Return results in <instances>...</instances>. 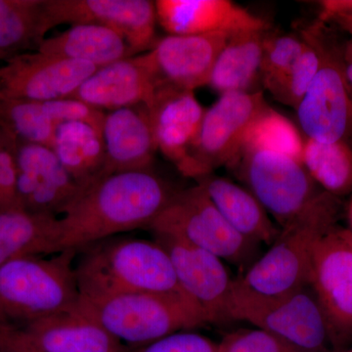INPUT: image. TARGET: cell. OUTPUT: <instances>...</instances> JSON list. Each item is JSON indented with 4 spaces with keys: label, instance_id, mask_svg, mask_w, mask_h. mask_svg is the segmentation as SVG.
<instances>
[{
    "label": "cell",
    "instance_id": "obj_28",
    "mask_svg": "<svg viewBox=\"0 0 352 352\" xmlns=\"http://www.w3.org/2000/svg\"><path fill=\"white\" fill-rule=\"evenodd\" d=\"M302 163L323 191L337 198L352 192V148L349 143L305 138Z\"/></svg>",
    "mask_w": 352,
    "mask_h": 352
},
{
    "label": "cell",
    "instance_id": "obj_2",
    "mask_svg": "<svg viewBox=\"0 0 352 352\" xmlns=\"http://www.w3.org/2000/svg\"><path fill=\"white\" fill-rule=\"evenodd\" d=\"M78 254L75 274L82 298L135 293L187 298L170 254L157 241L111 237L83 248Z\"/></svg>",
    "mask_w": 352,
    "mask_h": 352
},
{
    "label": "cell",
    "instance_id": "obj_29",
    "mask_svg": "<svg viewBox=\"0 0 352 352\" xmlns=\"http://www.w3.org/2000/svg\"><path fill=\"white\" fill-rule=\"evenodd\" d=\"M59 126L50 101L0 98V129L18 142L51 148Z\"/></svg>",
    "mask_w": 352,
    "mask_h": 352
},
{
    "label": "cell",
    "instance_id": "obj_9",
    "mask_svg": "<svg viewBox=\"0 0 352 352\" xmlns=\"http://www.w3.org/2000/svg\"><path fill=\"white\" fill-rule=\"evenodd\" d=\"M232 170L280 228L302 217L324 192L302 162L280 153L242 150Z\"/></svg>",
    "mask_w": 352,
    "mask_h": 352
},
{
    "label": "cell",
    "instance_id": "obj_15",
    "mask_svg": "<svg viewBox=\"0 0 352 352\" xmlns=\"http://www.w3.org/2000/svg\"><path fill=\"white\" fill-rule=\"evenodd\" d=\"M0 349L22 352H127L94 321L71 310L20 329H0Z\"/></svg>",
    "mask_w": 352,
    "mask_h": 352
},
{
    "label": "cell",
    "instance_id": "obj_39",
    "mask_svg": "<svg viewBox=\"0 0 352 352\" xmlns=\"http://www.w3.org/2000/svg\"><path fill=\"white\" fill-rule=\"evenodd\" d=\"M336 232L340 236V239L344 241L347 245L352 250V232L349 229L342 228V227L336 226Z\"/></svg>",
    "mask_w": 352,
    "mask_h": 352
},
{
    "label": "cell",
    "instance_id": "obj_14",
    "mask_svg": "<svg viewBox=\"0 0 352 352\" xmlns=\"http://www.w3.org/2000/svg\"><path fill=\"white\" fill-rule=\"evenodd\" d=\"M51 24L103 25L120 34L134 54L157 43V13L151 0H46Z\"/></svg>",
    "mask_w": 352,
    "mask_h": 352
},
{
    "label": "cell",
    "instance_id": "obj_32",
    "mask_svg": "<svg viewBox=\"0 0 352 352\" xmlns=\"http://www.w3.org/2000/svg\"><path fill=\"white\" fill-rule=\"evenodd\" d=\"M305 41L291 34H266L261 63V82L263 87L284 74L302 54Z\"/></svg>",
    "mask_w": 352,
    "mask_h": 352
},
{
    "label": "cell",
    "instance_id": "obj_4",
    "mask_svg": "<svg viewBox=\"0 0 352 352\" xmlns=\"http://www.w3.org/2000/svg\"><path fill=\"white\" fill-rule=\"evenodd\" d=\"M340 212L339 198L324 191L302 217L281 228L270 250L236 282L264 296L287 295L310 285L315 245L336 226Z\"/></svg>",
    "mask_w": 352,
    "mask_h": 352
},
{
    "label": "cell",
    "instance_id": "obj_5",
    "mask_svg": "<svg viewBox=\"0 0 352 352\" xmlns=\"http://www.w3.org/2000/svg\"><path fill=\"white\" fill-rule=\"evenodd\" d=\"M74 311L98 324L120 344L144 346L182 331L205 326L197 308L183 296L135 293L87 298Z\"/></svg>",
    "mask_w": 352,
    "mask_h": 352
},
{
    "label": "cell",
    "instance_id": "obj_18",
    "mask_svg": "<svg viewBox=\"0 0 352 352\" xmlns=\"http://www.w3.org/2000/svg\"><path fill=\"white\" fill-rule=\"evenodd\" d=\"M161 87L149 52L98 68L71 98L97 110L149 106Z\"/></svg>",
    "mask_w": 352,
    "mask_h": 352
},
{
    "label": "cell",
    "instance_id": "obj_23",
    "mask_svg": "<svg viewBox=\"0 0 352 352\" xmlns=\"http://www.w3.org/2000/svg\"><path fill=\"white\" fill-rule=\"evenodd\" d=\"M38 50L52 56L87 62L97 68L135 56L120 34L94 24L71 25L61 34L44 39Z\"/></svg>",
    "mask_w": 352,
    "mask_h": 352
},
{
    "label": "cell",
    "instance_id": "obj_16",
    "mask_svg": "<svg viewBox=\"0 0 352 352\" xmlns=\"http://www.w3.org/2000/svg\"><path fill=\"white\" fill-rule=\"evenodd\" d=\"M82 191L50 147L17 141L20 208L59 217Z\"/></svg>",
    "mask_w": 352,
    "mask_h": 352
},
{
    "label": "cell",
    "instance_id": "obj_40",
    "mask_svg": "<svg viewBox=\"0 0 352 352\" xmlns=\"http://www.w3.org/2000/svg\"><path fill=\"white\" fill-rule=\"evenodd\" d=\"M347 215H349V226H351V229H349V230H351L352 232V200L351 201V204H349V210H347Z\"/></svg>",
    "mask_w": 352,
    "mask_h": 352
},
{
    "label": "cell",
    "instance_id": "obj_34",
    "mask_svg": "<svg viewBox=\"0 0 352 352\" xmlns=\"http://www.w3.org/2000/svg\"><path fill=\"white\" fill-rule=\"evenodd\" d=\"M0 193H1L2 212L12 210V208H20L17 197V140L1 129H0Z\"/></svg>",
    "mask_w": 352,
    "mask_h": 352
},
{
    "label": "cell",
    "instance_id": "obj_22",
    "mask_svg": "<svg viewBox=\"0 0 352 352\" xmlns=\"http://www.w3.org/2000/svg\"><path fill=\"white\" fill-rule=\"evenodd\" d=\"M196 182L226 221L247 239L271 245L279 237L281 228L245 187L212 173L201 176Z\"/></svg>",
    "mask_w": 352,
    "mask_h": 352
},
{
    "label": "cell",
    "instance_id": "obj_7",
    "mask_svg": "<svg viewBox=\"0 0 352 352\" xmlns=\"http://www.w3.org/2000/svg\"><path fill=\"white\" fill-rule=\"evenodd\" d=\"M147 229L210 252L242 272L261 256V244L238 233L198 184L176 191Z\"/></svg>",
    "mask_w": 352,
    "mask_h": 352
},
{
    "label": "cell",
    "instance_id": "obj_38",
    "mask_svg": "<svg viewBox=\"0 0 352 352\" xmlns=\"http://www.w3.org/2000/svg\"><path fill=\"white\" fill-rule=\"evenodd\" d=\"M346 73L352 90V47L349 43L346 45Z\"/></svg>",
    "mask_w": 352,
    "mask_h": 352
},
{
    "label": "cell",
    "instance_id": "obj_26",
    "mask_svg": "<svg viewBox=\"0 0 352 352\" xmlns=\"http://www.w3.org/2000/svg\"><path fill=\"white\" fill-rule=\"evenodd\" d=\"M58 217L23 208L0 212V265L27 256L54 254Z\"/></svg>",
    "mask_w": 352,
    "mask_h": 352
},
{
    "label": "cell",
    "instance_id": "obj_30",
    "mask_svg": "<svg viewBox=\"0 0 352 352\" xmlns=\"http://www.w3.org/2000/svg\"><path fill=\"white\" fill-rule=\"evenodd\" d=\"M305 141L298 127L288 118L267 105L252 122L242 150H268L302 162Z\"/></svg>",
    "mask_w": 352,
    "mask_h": 352
},
{
    "label": "cell",
    "instance_id": "obj_36",
    "mask_svg": "<svg viewBox=\"0 0 352 352\" xmlns=\"http://www.w3.org/2000/svg\"><path fill=\"white\" fill-rule=\"evenodd\" d=\"M319 6L321 8L319 20H326L337 14L352 17V0H322L319 1Z\"/></svg>",
    "mask_w": 352,
    "mask_h": 352
},
{
    "label": "cell",
    "instance_id": "obj_20",
    "mask_svg": "<svg viewBox=\"0 0 352 352\" xmlns=\"http://www.w3.org/2000/svg\"><path fill=\"white\" fill-rule=\"evenodd\" d=\"M157 23L170 36L270 31L266 21L230 0H157Z\"/></svg>",
    "mask_w": 352,
    "mask_h": 352
},
{
    "label": "cell",
    "instance_id": "obj_27",
    "mask_svg": "<svg viewBox=\"0 0 352 352\" xmlns=\"http://www.w3.org/2000/svg\"><path fill=\"white\" fill-rule=\"evenodd\" d=\"M52 29L46 0H0V61L38 50Z\"/></svg>",
    "mask_w": 352,
    "mask_h": 352
},
{
    "label": "cell",
    "instance_id": "obj_33",
    "mask_svg": "<svg viewBox=\"0 0 352 352\" xmlns=\"http://www.w3.org/2000/svg\"><path fill=\"white\" fill-rule=\"evenodd\" d=\"M219 352H303L261 329H240L227 333Z\"/></svg>",
    "mask_w": 352,
    "mask_h": 352
},
{
    "label": "cell",
    "instance_id": "obj_42",
    "mask_svg": "<svg viewBox=\"0 0 352 352\" xmlns=\"http://www.w3.org/2000/svg\"><path fill=\"white\" fill-rule=\"evenodd\" d=\"M2 212L1 193H0V212Z\"/></svg>",
    "mask_w": 352,
    "mask_h": 352
},
{
    "label": "cell",
    "instance_id": "obj_25",
    "mask_svg": "<svg viewBox=\"0 0 352 352\" xmlns=\"http://www.w3.org/2000/svg\"><path fill=\"white\" fill-rule=\"evenodd\" d=\"M51 149L85 189L104 176L105 147L99 127L85 122H66L55 132Z\"/></svg>",
    "mask_w": 352,
    "mask_h": 352
},
{
    "label": "cell",
    "instance_id": "obj_1",
    "mask_svg": "<svg viewBox=\"0 0 352 352\" xmlns=\"http://www.w3.org/2000/svg\"><path fill=\"white\" fill-rule=\"evenodd\" d=\"M175 192L153 170L102 176L58 217L54 254L78 252L118 234L148 228Z\"/></svg>",
    "mask_w": 352,
    "mask_h": 352
},
{
    "label": "cell",
    "instance_id": "obj_43",
    "mask_svg": "<svg viewBox=\"0 0 352 352\" xmlns=\"http://www.w3.org/2000/svg\"><path fill=\"white\" fill-rule=\"evenodd\" d=\"M351 352H352V351H351Z\"/></svg>",
    "mask_w": 352,
    "mask_h": 352
},
{
    "label": "cell",
    "instance_id": "obj_11",
    "mask_svg": "<svg viewBox=\"0 0 352 352\" xmlns=\"http://www.w3.org/2000/svg\"><path fill=\"white\" fill-rule=\"evenodd\" d=\"M170 254L183 294L193 303L206 325L232 322L229 302L234 280L226 263L210 252L173 238L155 236Z\"/></svg>",
    "mask_w": 352,
    "mask_h": 352
},
{
    "label": "cell",
    "instance_id": "obj_37",
    "mask_svg": "<svg viewBox=\"0 0 352 352\" xmlns=\"http://www.w3.org/2000/svg\"><path fill=\"white\" fill-rule=\"evenodd\" d=\"M322 22L327 23V24L328 23H333V24L340 27L342 31L346 32V34L351 36V41H349V43H351L352 47V17L337 14V15L330 16V17L327 18L326 20L322 21Z\"/></svg>",
    "mask_w": 352,
    "mask_h": 352
},
{
    "label": "cell",
    "instance_id": "obj_8",
    "mask_svg": "<svg viewBox=\"0 0 352 352\" xmlns=\"http://www.w3.org/2000/svg\"><path fill=\"white\" fill-rule=\"evenodd\" d=\"M229 314L267 331L303 352H325L332 339L325 314L311 286L279 296L252 293L234 280Z\"/></svg>",
    "mask_w": 352,
    "mask_h": 352
},
{
    "label": "cell",
    "instance_id": "obj_21",
    "mask_svg": "<svg viewBox=\"0 0 352 352\" xmlns=\"http://www.w3.org/2000/svg\"><path fill=\"white\" fill-rule=\"evenodd\" d=\"M101 131L105 147L104 176L152 170L157 149L147 106L105 113Z\"/></svg>",
    "mask_w": 352,
    "mask_h": 352
},
{
    "label": "cell",
    "instance_id": "obj_19",
    "mask_svg": "<svg viewBox=\"0 0 352 352\" xmlns=\"http://www.w3.org/2000/svg\"><path fill=\"white\" fill-rule=\"evenodd\" d=\"M230 32L197 36H168L157 39L148 51L161 87L195 91L208 85L212 69Z\"/></svg>",
    "mask_w": 352,
    "mask_h": 352
},
{
    "label": "cell",
    "instance_id": "obj_13",
    "mask_svg": "<svg viewBox=\"0 0 352 352\" xmlns=\"http://www.w3.org/2000/svg\"><path fill=\"white\" fill-rule=\"evenodd\" d=\"M147 108L157 151L185 177L205 176L193 157L206 113L195 92L163 85Z\"/></svg>",
    "mask_w": 352,
    "mask_h": 352
},
{
    "label": "cell",
    "instance_id": "obj_41",
    "mask_svg": "<svg viewBox=\"0 0 352 352\" xmlns=\"http://www.w3.org/2000/svg\"><path fill=\"white\" fill-rule=\"evenodd\" d=\"M0 352H22V351H14V349H0Z\"/></svg>",
    "mask_w": 352,
    "mask_h": 352
},
{
    "label": "cell",
    "instance_id": "obj_10",
    "mask_svg": "<svg viewBox=\"0 0 352 352\" xmlns=\"http://www.w3.org/2000/svg\"><path fill=\"white\" fill-rule=\"evenodd\" d=\"M267 106L261 90L230 92L206 109L193 157L204 175L220 168H232L244 144L245 134Z\"/></svg>",
    "mask_w": 352,
    "mask_h": 352
},
{
    "label": "cell",
    "instance_id": "obj_17",
    "mask_svg": "<svg viewBox=\"0 0 352 352\" xmlns=\"http://www.w3.org/2000/svg\"><path fill=\"white\" fill-rule=\"evenodd\" d=\"M336 226L315 245L310 275V286L332 340L352 333V250L340 239Z\"/></svg>",
    "mask_w": 352,
    "mask_h": 352
},
{
    "label": "cell",
    "instance_id": "obj_35",
    "mask_svg": "<svg viewBox=\"0 0 352 352\" xmlns=\"http://www.w3.org/2000/svg\"><path fill=\"white\" fill-rule=\"evenodd\" d=\"M127 352H219V344L200 333L182 331Z\"/></svg>",
    "mask_w": 352,
    "mask_h": 352
},
{
    "label": "cell",
    "instance_id": "obj_3",
    "mask_svg": "<svg viewBox=\"0 0 352 352\" xmlns=\"http://www.w3.org/2000/svg\"><path fill=\"white\" fill-rule=\"evenodd\" d=\"M74 250L0 265V329H20L75 308L80 293Z\"/></svg>",
    "mask_w": 352,
    "mask_h": 352
},
{
    "label": "cell",
    "instance_id": "obj_12",
    "mask_svg": "<svg viewBox=\"0 0 352 352\" xmlns=\"http://www.w3.org/2000/svg\"><path fill=\"white\" fill-rule=\"evenodd\" d=\"M97 69L87 62L38 50L23 53L0 66V98L39 102L71 98Z\"/></svg>",
    "mask_w": 352,
    "mask_h": 352
},
{
    "label": "cell",
    "instance_id": "obj_24",
    "mask_svg": "<svg viewBox=\"0 0 352 352\" xmlns=\"http://www.w3.org/2000/svg\"><path fill=\"white\" fill-rule=\"evenodd\" d=\"M268 32L231 34L215 61L208 85L220 95L258 91L254 87L261 82V56Z\"/></svg>",
    "mask_w": 352,
    "mask_h": 352
},
{
    "label": "cell",
    "instance_id": "obj_31",
    "mask_svg": "<svg viewBox=\"0 0 352 352\" xmlns=\"http://www.w3.org/2000/svg\"><path fill=\"white\" fill-rule=\"evenodd\" d=\"M300 36L305 41V47L295 64L264 87L280 103L295 109L307 94L319 68L318 53L314 44Z\"/></svg>",
    "mask_w": 352,
    "mask_h": 352
},
{
    "label": "cell",
    "instance_id": "obj_6",
    "mask_svg": "<svg viewBox=\"0 0 352 352\" xmlns=\"http://www.w3.org/2000/svg\"><path fill=\"white\" fill-rule=\"evenodd\" d=\"M300 36L314 44L319 68L314 82L296 109L305 138L323 143L352 139V90L346 73V45L316 20ZM351 145V144H349Z\"/></svg>",
    "mask_w": 352,
    "mask_h": 352
}]
</instances>
